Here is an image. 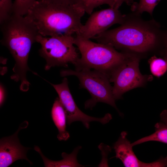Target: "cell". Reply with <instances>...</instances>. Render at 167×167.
Masks as SVG:
<instances>
[{
    "label": "cell",
    "instance_id": "obj_1",
    "mask_svg": "<svg viewBox=\"0 0 167 167\" xmlns=\"http://www.w3.org/2000/svg\"><path fill=\"white\" fill-rule=\"evenodd\" d=\"M141 15L132 11L126 15L120 26L107 30L92 39L140 58L151 54L164 57L167 29H163L153 19L144 20Z\"/></svg>",
    "mask_w": 167,
    "mask_h": 167
},
{
    "label": "cell",
    "instance_id": "obj_2",
    "mask_svg": "<svg viewBox=\"0 0 167 167\" xmlns=\"http://www.w3.org/2000/svg\"><path fill=\"white\" fill-rule=\"evenodd\" d=\"M0 24L1 43L9 49L15 61L11 78L20 81L21 88H27L30 84L26 78L27 72L31 71L28 65L29 54L40 34L35 25L25 16L13 13Z\"/></svg>",
    "mask_w": 167,
    "mask_h": 167
},
{
    "label": "cell",
    "instance_id": "obj_3",
    "mask_svg": "<svg viewBox=\"0 0 167 167\" xmlns=\"http://www.w3.org/2000/svg\"><path fill=\"white\" fill-rule=\"evenodd\" d=\"M85 12L74 6L59 5L43 0L36 1L25 17L43 36L78 33Z\"/></svg>",
    "mask_w": 167,
    "mask_h": 167
},
{
    "label": "cell",
    "instance_id": "obj_4",
    "mask_svg": "<svg viewBox=\"0 0 167 167\" xmlns=\"http://www.w3.org/2000/svg\"><path fill=\"white\" fill-rule=\"evenodd\" d=\"M74 44L81 55L75 66V70L93 69L109 78L115 69L135 55L119 52L112 46L95 43L77 35L74 36Z\"/></svg>",
    "mask_w": 167,
    "mask_h": 167
},
{
    "label": "cell",
    "instance_id": "obj_5",
    "mask_svg": "<svg viewBox=\"0 0 167 167\" xmlns=\"http://www.w3.org/2000/svg\"><path fill=\"white\" fill-rule=\"evenodd\" d=\"M60 74L62 77L74 75L77 77L80 87L86 89L90 94L91 98L84 104L85 109H92L97 103L103 102L114 108L122 115L116 105L113 87L107 75L96 70L89 69L62 70Z\"/></svg>",
    "mask_w": 167,
    "mask_h": 167
},
{
    "label": "cell",
    "instance_id": "obj_6",
    "mask_svg": "<svg viewBox=\"0 0 167 167\" xmlns=\"http://www.w3.org/2000/svg\"><path fill=\"white\" fill-rule=\"evenodd\" d=\"M36 42L41 45L39 52L46 61V70L55 66L67 67L69 63L75 66L80 58L74 45L73 35H61L47 37L39 34L37 37Z\"/></svg>",
    "mask_w": 167,
    "mask_h": 167
},
{
    "label": "cell",
    "instance_id": "obj_7",
    "mask_svg": "<svg viewBox=\"0 0 167 167\" xmlns=\"http://www.w3.org/2000/svg\"><path fill=\"white\" fill-rule=\"evenodd\" d=\"M141 58L134 55L119 66L111 74L110 82L113 83V93L116 100L121 99L126 92L141 87L152 80L150 75H143L140 72L139 63Z\"/></svg>",
    "mask_w": 167,
    "mask_h": 167
},
{
    "label": "cell",
    "instance_id": "obj_8",
    "mask_svg": "<svg viewBox=\"0 0 167 167\" xmlns=\"http://www.w3.org/2000/svg\"><path fill=\"white\" fill-rule=\"evenodd\" d=\"M54 88L57 93L60 101L66 113L67 123L70 125L76 121L81 122L87 129L90 127V123L96 121L102 124L108 123L112 119L109 113L105 114L102 118H96L89 116L84 113L78 108L70 90L67 78H64L62 82L59 84H53L48 82Z\"/></svg>",
    "mask_w": 167,
    "mask_h": 167
},
{
    "label": "cell",
    "instance_id": "obj_9",
    "mask_svg": "<svg viewBox=\"0 0 167 167\" xmlns=\"http://www.w3.org/2000/svg\"><path fill=\"white\" fill-rule=\"evenodd\" d=\"M125 15L118 9L110 7L93 12L85 23L82 25L79 33L75 35L85 39H92L114 24H122Z\"/></svg>",
    "mask_w": 167,
    "mask_h": 167
},
{
    "label": "cell",
    "instance_id": "obj_10",
    "mask_svg": "<svg viewBox=\"0 0 167 167\" xmlns=\"http://www.w3.org/2000/svg\"><path fill=\"white\" fill-rule=\"evenodd\" d=\"M28 124L25 121L19 125L17 131L12 135L3 137L0 140V167H7L15 161L24 159L32 164L27 158L28 151L31 148L23 146L20 143L18 135L19 131L26 128Z\"/></svg>",
    "mask_w": 167,
    "mask_h": 167
},
{
    "label": "cell",
    "instance_id": "obj_11",
    "mask_svg": "<svg viewBox=\"0 0 167 167\" xmlns=\"http://www.w3.org/2000/svg\"><path fill=\"white\" fill-rule=\"evenodd\" d=\"M126 131L121 132L118 140L113 145L116 155L126 167H148V163L139 161L132 149L131 143L127 139Z\"/></svg>",
    "mask_w": 167,
    "mask_h": 167
},
{
    "label": "cell",
    "instance_id": "obj_12",
    "mask_svg": "<svg viewBox=\"0 0 167 167\" xmlns=\"http://www.w3.org/2000/svg\"><path fill=\"white\" fill-rule=\"evenodd\" d=\"M51 113L52 119L58 131L57 138L60 141L68 140L70 135L66 130V116L58 97L54 101Z\"/></svg>",
    "mask_w": 167,
    "mask_h": 167
},
{
    "label": "cell",
    "instance_id": "obj_13",
    "mask_svg": "<svg viewBox=\"0 0 167 167\" xmlns=\"http://www.w3.org/2000/svg\"><path fill=\"white\" fill-rule=\"evenodd\" d=\"M82 148L81 146L75 148L70 154L62 152L61 154L62 159L58 161H52L45 157L42 152L40 148L37 146H34V149L41 156L46 167H84L78 161L77 154Z\"/></svg>",
    "mask_w": 167,
    "mask_h": 167
},
{
    "label": "cell",
    "instance_id": "obj_14",
    "mask_svg": "<svg viewBox=\"0 0 167 167\" xmlns=\"http://www.w3.org/2000/svg\"><path fill=\"white\" fill-rule=\"evenodd\" d=\"M155 131L152 134L140 139L131 143L132 146L150 141H156L167 144V125L162 122L155 126Z\"/></svg>",
    "mask_w": 167,
    "mask_h": 167
},
{
    "label": "cell",
    "instance_id": "obj_15",
    "mask_svg": "<svg viewBox=\"0 0 167 167\" xmlns=\"http://www.w3.org/2000/svg\"><path fill=\"white\" fill-rule=\"evenodd\" d=\"M103 4H107L110 7L113 8V0H78L74 6L85 13L91 15L95 8Z\"/></svg>",
    "mask_w": 167,
    "mask_h": 167
},
{
    "label": "cell",
    "instance_id": "obj_16",
    "mask_svg": "<svg viewBox=\"0 0 167 167\" xmlns=\"http://www.w3.org/2000/svg\"><path fill=\"white\" fill-rule=\"evenodd\" d=\"M148 62L152 73L155 76L159 77L167 71V58L154 55L149 59Z\"/></svg>",
    "mask_w": 167,
    "mask_h": 167
},
{
    "label": "cell",
    "instance_id": "obj_17",
    "mask_svg": "<svg viewBox=\"0 0 167 167\" xmlns=\"http://www.w3.org/2000/svg\"><path fill=\"white\" fill-rule=\"evenodd\" d=\"M161 0H139L138 2H134L131 5L132 12L141 15L144 12L152 16L153 10Z\"/></svg>",
    "mask_w": 167,
    "mask_h": 167
},
{
    "label": "cell",
    "instance_id": "obj_18",
    "mask_svg": "<svg viewBox=\"0 0 167 167\" xmlns=\"http://www.w3.org/2000/svg\"><path fill=\"white\" fill-rule=\"evenodd\" d=\"M38 0H15L13 13L21 16L26 15L30 8Z\"/></svg>",
    "mask_w": 167,
    "mask_h": 167
},
{
    "label": "cell",
    "instance_id": "obj_19",
    "mask_svg": "<svg viewBox=\"0 0 167 167\" xmlns=\"http://www.w3.org/2000/svg\"><path fill=\"white\" fill-rule=\"evenodd\" d=\"M12 0H0V24L9 18L13 14Z\"/></svg>",
    "mask_w": 167,
    "mask_h": 167
},
{
    "label": "cell",
    "instance_id": "obj_20",
    "mask_svg": "<svg viewBox=\"0 0 167 167\" xmlns=\"http://www.w3.org/2000/svg\"><path fill=\"white\" fill-rule=\"evenodd\" d=\"M50 3L74 6L78 0H43Z\"/></svg>",
    "mask_w": 167,
    "mask_h": 167
},
{
    "label": "cell",
    "instance_id": "obj_21",
    "mask_svg": "<svg viewBox=\"0 0 167 167\" xmlns=\"http://www.w3.org/2000/svg\"><path fill=\"white\" fill-rule=\"evenodd\" d=\"M113 8L118 9L122 4L125 2L128 5H131L134 2L133 0H113Z\"/></svg>",
    "mask_w": 167,
    "mask_h": 167
},
{
    "label": "cell",
    "instance_id": "obj_22",
    "mask_svg": "<svg viewBox=\"0 0 167 167\" xmlns=\"http://www.w3.org/2000/svg\"><path fill=\"white\" fill-rule=\"evenodd\" d=\"M6 99V92L3 87L1 84L0 89V105H3Z\"/></svg>",
    "mask_w": 167,
    "mask_h": 167
},
{
    "label": "cell",
    "instance_id": "obj_23",
    "mask_svg": "<svg viewBox=\"0 0 167 167\" xmlns=\"http://www.w3.org/2000/svg\"><path fill=\"white\" fill-rule=\"evenodd\" d=\"M160 122L167 125V109L162 111L160 114Z\"/></svg>",
    "mask_w": 167,
    "mask_h": 167
},
{
    "label": "cell",
    "instance_id": "obj_24",
    "mask_svg": "<svg viewBox=\"0 0 167 167\" xmlns=\"http://www.w3.org/2000/svg\"><path fill=\"white\" fill-rule=\"evenodd\" d=\"M165 54L166 56H167V41L166 45L165 48Z\"/></svg>",
    "mask_w": 167,
    "mask_h": 167
}]
</instances>
